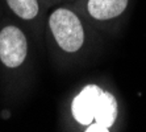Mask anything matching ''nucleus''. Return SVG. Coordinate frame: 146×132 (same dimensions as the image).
I'll return each instance as SVG.
<instances>
[{
  "instance_id": "5",
  "label": "nucleus",
  "mask_w": 146,
  "mask_h": 132,
  "mask_svg": "<svg viewBox=\"0 0 146 132\" xmlns=\"http://www.w3.org/2000/svg\"><path fill=\"white\" fill-rule=\"evenodd\" d=\"M116 118H117V101L111 92L103 91L102 96L99 99L94 120L95 123L109 128L115 124Z\"/></svg>"
},
{
  "instance_id": "3",
  "label": "nucleus",
  "mask_w": 146,
  "mask_h": 132,
  "mask_svg": "<svg viewBox=\"0 0 146 132\" xmlns=\"http://www.w3.org/2000/svg\"><path fill=\"white\" fill-rule=\"evenodd\" d=\"M103 91L104 90L96 85H88L82 90L72 102V115L76 122L83 125H90L94 122L99 99Z\"/></svg>"
},
{
  "instance_id": "2",
  "label": "nucleus",
  "mask_w": 146,
  "mask_h": 132,
  "mask_svg": "<svg viewBox=\"0 0 146 132\" xmlns=\"http://www.w3.org/2000/svg\"><path fill=\"white\" fill-rule=\"evenodd\" d=\"M28 42L24 32L15 25L0 31V61L7 68H17L27 58Z\"/></svg>"
},
{
  "instance_id": "6",
  "label": "nucleus",
  "mask_w": 146,
  "mask_h": 132,
  "mask_svg": "<svg viewBox=\"0 0 146 132\" xmlns=\"http://www.w3.org/2000/svg\"><path fill=\"white\" fill-rule=\"evenodd\" d=\"M7 4L19 17L23 20H32L38 13L37 0H7Z\"/></svg>"
},
{
  "instance_id": "7",
  "label": "nucleus",
  "mask_w": 146,
  "mask_h": 132,
  "mask_svg": "<svg viewBox=\"0 0 146 132\" xmlns=\"http://www.w3.org/2000/svg\"><path fill=\"white\" fill-rule=\"evenodd\" d=\"M87 132H108L109 129L104 125L99 124V123H94V124H90V127L86 129Z\"/></svg>"
},
{
  "instance_id": "1",
  "label": "nucleus",
  "mask_w": 146,
  "mask_h": 132,
  "mask_svg": "<svg viewBox=\"0 0 146 132\" xmlns=\"http://www.w3.org/2000/svg\"><path fill=\"white\" fill-rule=\"evenodd\" d=\"M49 27L57 44L67 53H75L84 42V31L78 16L70 9L58 8L49 17Z\"/></svg>"
},
{
  "instance_id": "4",
  "label": "nucleus",
  "mask_w": 146,
  "mask_h": 132,
  "mask_svg": "<svg viewBox=\"0 0 146 132\" xmlns=\"http://www.w3.org/2000/svg\"><path fill=\"white\" fill-rule=\"evenodd\" d=\"M128 7V0H88V12L96 20L117 17Z\"/></svg>"
}]
</instances>
